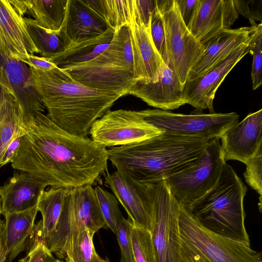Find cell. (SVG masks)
Returning a JSON list of instances; mask_svg holds the SVG:
<instances>
[{"mask_svg": "<svg viewBox=\"0 0 262 262\" xmlns=\"http://www.w3.org/2000/svg\"><path fill=\"white\" fill-rule=\"evenodd\" d=\"M26 125L13 169L64 188L93 186L107 172V149L91 139L69 133L41 112L32 115Z\"/></svg>", "mask_w": 262, "mask_h": 262, "instance_id": "obj_1", "label": "cell"}, {"mask_svg": "<svg viewBox=\"0 0 262 262\" xmlns=\"http://www.w3.org/2000/svg\"><path fill=\"white\" fill-rule=\"evenodd\" d=\"M48 117L69 133L88 137L93 123L125 95L121 92L99 90L74 80L58 67L48 71L29 67Z\"/></svg>", "mask_w": 262, "mask_h": 262, "instance_id": "obj_2", "label": "cell"}, {"mask_svg": "<svg viewBox=\"0 0 262 262\" xmlns=\"http://www.w3.org/2000/svg\"><path fill=\"white\" fill-rule=\"evenodd\" d=\"M209 141L163 132L147 140L107 149L108 160L117 170L141 183H151L194 164Z\"/></svg>", "mask_w": 262, "mask_h": 262, "instance_id": "obj_3", "label": "cell"}, {"mask_svg": "<svg viewBox=\"0 0 262 262\" xmlns=\"http://www.w3.org/2000/svg\"><path fill=\"white\" fill-rule=\"evenodd\" d=\"M247 190V187L232 167L226 163L216 184L185 208L209 230L250 243L245 226L246 214L243 206Z\"/></svg>", "mask_w": 262, "mask_h": 262, "instance_id": "obj_4", "label": "cell"}, {"mask_svg": "<svg viewBox=\"0 0 262 262\" xmlns=\"http://www.w3.org/2000/svg\"><path fill=\"white\" fill-rule=\"evenodd\" d=\"M63 70L86 86L129 94L136 82L128 26L116 31L108 46L97 56Z\"/></svg>", "mask_w": 262, "mask_h": 262, "instance_id": "obj_5", "label": "cell"}, {"mask_svg": "<svg viewBox=\"0 0 262 262\" xmlns=\"http://www.w3.org/2000/svg\"><path fill=\"white\" fill-rule=\"evenodd\" d=\"M181 255L184 262H262L250 243L213 232L180 205Z\"/></svg>", "mask_w": 262, "mask_h": 262, "instance_id": "obj_6", "label": "cell"}, {"mask_svg": "<svg viewBox=\"0 0 262 262\" xmlns=\"http://www.w3.org/2000/svg\"><path fill=\"white\" fill-rule=\"evenodd\" d=\"M86 227L97 232L107 229L91 185L66 188L59 218L46 246L57 256L73 236Z\"/></svg>", "mask_w": 262, "mask_h": 262, "instance_id": "obj_7", "label": "cell"}, {"mask_svg": "<svg viewBox=\"0 0 262 262\" xmlns=\"http://www.w3.org/2000/svg\"><path fill=\"white\" fill-rule=\"evenodd\" d=\"M147 184L153 206L151 234L158 262H184L179 224L180 204L164 179Z\"/></svg>", "mask_w": 262, "mask_h": 262, "instance_id": "obj_8", "label": "cell"}, {"mask_svg": "<svg viewBox=\"0 0 262 262\" xmlns=\"http://www.w3.org/2000/svg\"><path fill=\"white\" fill-rule=\"evenodd\" d=\"M220 140H210L194 164L165 179L173 197L184 208L203 196L217 183L226 163Z\"/></svg>", "mask_w": 262, "mask_h": 262, "instance_id": "obj_9", "label": "cell"}, {"mask_svg": "<svg viewBox=\"0 0 262 262\" xmlns=\"http://www.w3.org/2000/svg\"><path fill=\"white\" fill-rule=\"evenodd\" d=\"M148 123L164 133L211 140L220 138L229 128L238 122L235 112L189 115L158 108L139 111Z\"/></svg>", "mask_w": 262, "mask_h": 262, "instance_id": "obj_10", "label": "cell"}, {"mask_svg": "<svg viewBox=\"0 0 262 262\" xmlns=\"http://www.w3.org/2000/svg\"><path fill=\"white\" fill-rule=\"evenodd\" d=\"M157 4L164 21L167 66L184 85L191 69L203 53V46L185 25L176 0H157Z\"/></svg>", "mask_w": 262, "mask_h": 262, "instance_id": "obj_11", "label": "cell"}, {"mask_svg": "<svg viewBox=\"0 0 262 262\" xmlns=\"http://www.w3.org/2000/svg\"><path fill=\"white\" fill-rule=\"evenodd\" d=\"M162 133L139 111L120 109L110 110L96 120L89 134L93 142L106 148L140 142Z\"/></svg>", "mask_w": 262, "mask_h": 262, "instance_id": "obj_12", "label": "cell"}, {"mask_svg": "<svg viewBox=\"0 0 262 262\" xmlns=\"http://www.w3.org/2000/svg\"><path fill=\"white\" fill-rule=\"evenodd\" d=\"M0 85L9 91L20 104L25 120L46 109L37 91L29 67L14 57L0 40Z\"/></svg>", "mask_w": 262, "mask_h": 262, "instance_id": "obj_13", "label": "cell"}, {"mask_svg": "<svg viewBox=\"0 0 262 262\" xmlns=\"http://www.w3.org/2000/svg\"><path fill=\"white\" fill-rule=\"evenodd\" d=\"M250 41L240 46L201 76L186 81L183 90L186 104L199 112L208 109L210 114L214 113L213 102L216 92L228 74L249 53L248 46Z\"/></svg>", "mask_w": 262, "mask_h": 262, "instance_id": "obj_14", "label": "cell"}, {"mask_svg": "<svg viewBox=\"0 0 262 262\" xmlns=\"http://www.w3.org/2000/svg\"><path fill=\"white\" fill-rule=\"evenodd\" d=\"M105 174V183L126 210L128 217L151 232L153 206L147 184L118 170Z\"/></svg>", "mask_w": 262, "mask_h": 262, "instance_id": "obj_15", "label": "cell"}, {"mask_svg": "<svg viewBox=\"0 0 262 262\" xmlns=\"http://www.w3.org/2000/svg\"><path fill=\"white\" fill-rule=\"evenodd\" d=\"M223 158L245 164L262 145V110L249 114L220 137Z\"/></svg>", "mask_w": 262, "mask_h": 262, "instance_id": "obj_16", "label": "cell"}, {"mask_svg": "<svg viewBox=\"0 0 262 262\" xmlns=\"http://www.w3.org/2000/svg\"><path fill=\"white\" fill-rule=\"evenodd\" d=\"M128 27L136 82H157L163 61L153 43L149 28L134 16Z\"/></svg>", "mask_w": 262, "mask_h": 262, "instance_id": "obj_17", "label": "cell"}, {"mask_svg": "<svg viewBox=\"0 0 262 262\" xmlns=\"http://www.w3.org/2000/svg\"><path fill=\"white\" fill-rule=\"evenodd\" d=\"M257 25L255 23L250 27L224 29L203 43V53L191 69L187 81L201 76L240 46L250 41Z\"/></svg>", "mask_w": 262, "mask_h": 262, "instance_id": "obj_18", "label": "cell"}, {"mask_svg": "<svg viewBox=\"0 0 262 262\" xmlns=\"http://www.w3.org/2000/svg\"><path fill=\"white\" fill-rule=\"evenodd\" d=\"M183 86L175 72L163 62L157 82H137L129 94L157 108L172 110L186 104L183 94Z\"/></svg>", "mask_w": 262, "mask_h": 262, "instance_id": "obj_19", "label": "cell"}, {"mask_svg": "<svg viewBox=\"0 0 262 262\" xmlns=\"http://www.w3.org/2000/svg\"><path fill=\"white\" fill-rule=\"evenodd\" d=\"M238 15L233 0H200L188 29L202 45L221 31L229 29Z\"/></svg>", "mask_w": 262, "mask_h": 262, "instance_id": "obj_20", "label": "cell"}, {"mask_svg": "<svg viewBox=\"0 0 262 262\" xmlns=\"http://www.w3.org/2000/svg\"><path fill=\"white\" fill-rule=\"evenodd\" d=\"M48 185L26 172L15 173L8 182L0 187L1 214L23 211L37 205Z\"/></svg>", "mask_w": 262, "mask_h": 262, "instance_id": "obj_21", "label": "cell"}, {"mask_svg": "<svg viewBox=\"0 0 262 262\" xmlns=\"http://www.w3.org/2000/svg\"><path fill=\"white\" fill-rule=\"evenodd\" d=\"M61 29L72 43L101 35L110 28L82 0H68Z\"/></svg>", "mask_w": 262, "mask_h": 262, "instance_id": "obj_22", "label": "cell"}, {"mask_svg": "<svg viewBox=\"0 0 262 262\" xmlns=\"http://www.w3.org/2000/svg\"><path fill=\"white\" fill-rule=\"evenodd\" d=\"M0 40L17 59L29 54H38L24 17L17 13L8 0H0Z\"/></svg>", "mask_w": 262, "mask_h": 262, "instance_id": "obj_23", "label": "cell"}, {"mask_svg": "<svg viewBox=\"0 0 262 262\" xmlns=\"http://www.w3.org/2000/svg\"><path fill=\"white\" fill-rule=\"evenodd\" d=\"M38 211L37 205L19 212L7 214L2 223L0 235L7 251V262L12 261L24 250L34 234V221Z\"/></svg>", "mask_w": 262, "mask_h": 262, "instance_id": "obj_24", "label": "cell"}, {"mask_svg": "<svg viewBox=\"0 0 262 262\" xmlns=\"http://www.w3.org/2000/svg\"><path fill=\"white\" fill-rule=\"evenodd\" d=\"M27 130L24 113L14 96L0 85V164L9 144Z\"/></svg>", "mask_w": 262, "mask_h": 262, "instance_id": "obj_25", "label": "cell"}, {"mask_svg": "<svg viewBox=\"0 0 262 262\" xmlns=\"http://www.w3.org/2000/svg\"><path fill=\"white\" fill-rule=\"evenodd\" d=\"M66 188L51 187L41 193L37 208L41 212L42 219L34 230V241H38L46 245L53 235L59 218Z\"/></svg>", "mask_w": 262, "mask_h": 262, "instance_id": "obj_26", "label": "cell"}, {"mask_svg": "<svg viewBox=\"0 0 262 262\" xmlns=\"http://www.w3.org/2000/svg\"><path fill=\"white\" fill-rule=\"evenodd\" d=\"M114 33L110 29L96 37L72 43L63 52L48 60L61 69L90 61L108 46Z\"/></svg>", "mask_w": 262, "mask_h": 262, "instance_id": "obj_27", "label": "cell"}, {"mask_svg": "<svg viewBox=\"0 0 262 262\" xmlns=\"http://www.w3.org/2000/svg\"><path fill=\"white\" fill-rule=\"evenodd\" d=\"M29 36L36 48L38 54L46 59L52 58L63 52L71 42L61 29L52 31L39 26L30 17H24Z\"/></svg>", "mask_w": 262, "mask_h": 262, "instance_id": "obj_28", "label": "cell"}, {"mask_svg": "<svg viewBox=\"0 0 262 262\" xmlns=\"http://www.w3.org/2000/svg\"><path fill=\"white\" fill-rule=\"evenodd\" d=\"M115 32L129 26L134 15V0H82Z\"/></svg>", "mask_w": 262, "mask_h": 262, "instance_id": "obj_29", "label": "cell"}, {"mask_svg": "<svg viewBox=\"0 0 262 262\" xmlns=\"http://www.w3.org/2000/svg\"><path fill=\"white\" fill-rule=\"evenodd\" d=\"M26 13L48 30L58 31L63 24L68 0H24Z\"/></svg>", "mask_w": 262, "mask_h": 262, "instance_id": "obj_30", "label": "cell"}, {"mask_svg": "<svg viewBox=\"0 0 262 262\" xmlns=\"http://www.w3.org/2000/svg\"><path fill=\"white\" fill-rule=\"evenodd\" d=\"M96 232L85 227L70 239L57 256L64 262H93L96 250L93 236Z\"/></svg>", "mask_w": 262, "mask_h": 262, "instance_id": "obj_31", "label": "cell"}, {"mask_svg": "<svg viewBox=\"0 0 262 262\" xmlns=\"http://www.w3.org/2000/svg\"><path fill=\"white\" fill-rule=\"evenodd\" d=\"M132 222V240L135 262H158L151 232Z\"/></svg>", "mask_w": 262, "mask_h": 262, "instance_id": "obj_32", "label": "cell"}, {"mask_svg": "<svg viewBox=\"0 0 262 262\" xmlns=\"http://www.w3.org/2000/svg\"><path fill=\"white\" fill-rule=\"evenodd\" d=\"M94 189L107 228L116 234L119 223L123 217L119 207L118 201L115 195L99 186Z\"/></svg>", "mask_w": 262, "mask_h": 262, "instance_id": "obj_33", "label": "cell"}, {"mask_svg": "<svg viewBox=\"0 0 262 262\" xmlns=\"http://www.w3.org/2000/svg\"><path fill=\"white\" fill-rule=\"evenodd\" d=\"M249 53L252 56L251 80L253 90H256L262 84V24H257L253 36L249 42Z\"/></svg>", "mask_w": 262, "mask_h": 262, "instance_id": "obj_34", "label": "cell"}, {"mask_svg": "<svg viewBox=\"0 0 262 262\" xmlns=\"http://www.w3.org/2000/svg\"><path fill=\"white\" fill-rule=\"evenodd\" d=\"M149 30L153 43L157 51L164 63L168 66V58L164 21L157 4L150 17Z\"/></svg>", "mask_w": 262, "mask_h": 262, "instance_id": "obj_35", "label": "cell"}, {"mask_svg": "<svg viewBox=\"0 0 262 262\" xmlns=\"http://www.w3.org/2000/svg\"><path fill=\"white\" fill-rule=\"evenodd\" d=\"M132 222L124 217L119 223L116 235L121 251L120 262H135L132 240Z\"/></svg>", "mask_w": 262, "mask_h": 262, "instance_id": "obj_36", "label": "cell"}, {"mask_svg": "<svg viewBox=\"0 0 262 262\" xmlns=\"http://www.w3.org/2000/svg\"><path fill=\"white\" fill-rule=\"evenodd\" d=\"M244 176L247 183L260 196L262 194V145L245 164Z\"/></svg>", "mask_w": 262, "mask_h": 262, "instance_id": "obj_37", "label": "cell"}, {"mask_svg": "<svg viewBox=\"0 0 262 262\" xmlns=\"http://www.w3.org/2000/svg\"><path fill=\"white\" fill-rule=\"evenodd\" d=\"M238 14L248 19L251 25L262 21V0H233Z\"/></svg>", "mask_w": 262, "mask_h": 262, "instance_id": "obj_38", "label": "cell"}, {"mask_svg": "<svg viewBox=\"0 0 262 262\" xmlns=\"http://www.w3.org/2000/svg\"><path fill=\"white\" fill-rule=\"evenodd\" d=\"M52 252L42 242L34 241V243L27 255L19 262H53Z\"/></svg>", "mask_w": 262, "mask_h": 262, "instance_id": "obj_39", "label": "cell"}, {"mask_svg": "<svg viewBox=\"0 0 262 262\" xmlns=\"http://www.w3.org/2000/svg\"><path fill=\"white\" fill-rule=\"evenodd\" d=\"M156 5L157 0H134V17L149 28L150 17Z\"/></svg>", "mask_w": 262, "mask_h": 262, "instance_id": "obj_40", "label": "cell"}, {"mask_svg": "<svg viewBox=\"0 0 262 262\" xmlns=\"http://www.w3.org/2000/svg\"><path fill=\"white\" fill-rule=\"evenodd\" d=\"M181 18L188 28L198 10L200 0H176Z\"/></svg>", "mask_w": 262, "mask_h": 262, "instance_id": "obj_41", "label": "cell"}, {"mask_svg": "<svg viewBox=\"0 0 262 262\" xmlns=\"http://www.w3.org/2000/svg\"><path fill=\"white\" fill-rule=\"evenodd\" d=\"M18 60L25 63L29 67L39 70L48 71L57 67L49 60L35 55L29 54Z\"/></svg>", "mask_w": 262, "mask_h": 262, "instance_id": "obj_42", "label": "cell"}, {"mask_svg": "<svg viewBox=\"0 0 262 262\" xmlns=\"http://www.w3.org/2000/svg\"><path fill=\"white\" fill-rule=\"evenodd\" d=\"M22 137L15 138L7 146L0 164V168L8 163H12L16 159L18 154Z\"/></svg>", "mask_w": 262, "mask_h": 262, "instance_id": "obj_43", "label": "cell"}, {"mask_svg": "<svg viewBox=\"0 0 262 262\" xmlns=\"http://www.w3.org/2000/svg\"><path fill=\"white\" fill-rule=\"evenodd\" d=\"M7 251L3 240L0 235V262H4L6 260Z\"/></svg>", "mask_w": 262, "mask_h": 262, "instance_id": "obj_44", "label": "cell"}, {"mask_svg": "<svg viewBox=\"0 0 262 262\" xmlns=\"http://www.w3.org/2000/svg\"><path fill=\"white\" fill-rule=\"evenodd\" d=\"M93 262H111L110 260L106 258L105 259L101 257L95 251L94 254Z\"/></svg>", "mask_w": 262, "mask_h": 262, "instance_id": "obj_45", "label": "cell"}, {"mask_svg": "<svg viewBox=\"0 0 262 262\" xmlns=\"http://www.w3.org/2000/svg\"><path fill=\"white\" fill-rule=\"evenodd\" d=\"M53 262H64L63 260L60 259H56Z\"/></svg>", "mask_w": 262, "mask_h": 262, "instance_id": "obj_46", "label": "cell"}, {"mask_svg": "<svg viewBox=\"0 0 262 262\" xmlns=\"http://www.w3.org/2000/svg\"><path fill=\"white\" fill-rule=\"evenodd\" d=\"M1 214H1V212H0V233H1V229L2 223V222L1 220Z\"/></svg>", "mask_w": 262, "mask_h": 262, "instance_id": "obj_47", "label": "cell"}, {"mask_svg": "<svg viewBox=\"0 0 262 262\" xmlns=\"http://www.w3.org/2000/svg\"><path fill=\"white\" fill-rule=\"evenodd\" d=\"M0 212H1V196H0Z\"/></svg>", "mask_w": 262, "mask_h": 262, "instance_id": "obj_48", "label": "cell"}]
</instances>
